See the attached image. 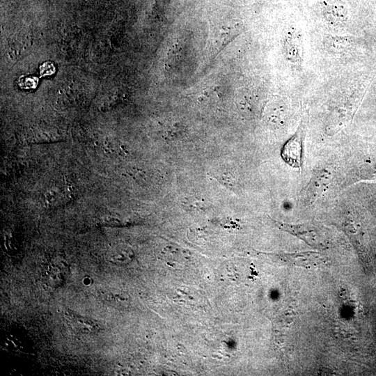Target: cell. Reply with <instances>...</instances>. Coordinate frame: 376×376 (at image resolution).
I'll list each match as a JSON object with an SVG mask.
<instances>
[{"label": "cell", "mask_w": 376, "mask_h": 376, "mask_svg": "<svg viewBox=\"0 0 376 376\" xmlns=\"http://www.w3.org/2000/svg\"><path fill=\"white\" fill-rule=\"evenodd\" d=\"M307 124L308 118L304 116L301 118L295 133L286 141L282 149L283 159L295 168H299L301 165Z\"/></svg>", "instance_id": "5"}, {"label": "cell", "mask_w": 376, "mask_h": 376, "mask_svg": "<svg viewBox=\"0 0 376 376\" xmlns=\"http://www.w3.org/2000/svg\"><path fill=\"white\" fill-rule=\"evenodd\" d=\"M359 187L362 205L376 219V182H363Z\"/></svg>", "instance_id": "10"}, {"label": "cell", "mask_w": 376, "mask_h": 376, "mask_svg": "<svg viewBox=\"0 0 376 376\" xmlns=\"http://www.w3.org/2000/svg\"><path fill=\"white\" fill-rule=\"evenodd\" d=\"M58 197H59L58 190L56 189H53L47 193L45 200L48 204H52L54 203L55 201H56Z\"/></svg>", "instance_id": "12"}, {"label": "cell", "mask_w": 376, "mask_h": 376, "mask_svg": "<svg viewBox=\"0 0 376 376\" xmlns=\"http://www.w3.org/2000/svg\"><path fill=\"white\" fill-rule=\"evenodd\" d=\"M283 53L292 67L300 69L304 60V40L301 31L297 26L288 28L283 38Z\"/></svg>", "instance_id": "4"}, {"label": "cell", "mask_w": 376, "mask_h": 376, "mask_svg": "<svg viewBox=\"0 0 376 376\" xmlns=\"http://www.w3.org/2000/svg\"><path fill=\"white\" fill-rule=\"evenodd\" d=\"M343 228L349 236L361 260L366 267H369L373 261V252L358 213L354 208L345 210Z\"/></svg>", "instance_id": "2"}, {"label": "cell", "mask_w": 376, "mask_h": 376, "mask_svg": "<svg viewBox=\"0 0 376 376\" xmlns=\"http://www.w3.org/2000/svg\"><path fill=\"white\" fill-rule=\"evenodd\" d=\"M347 113L345 109L337 107L332 109L326 116L324 130L327 135L333 136L341 130L345 125Z\"/></svg>", "instance_id": "9"}, {"label": "cell", "mask_w": 376, "mask_h": 376, "mask_svg": "<svg viewBox=\"0 0 376 376\" xmlns=\"http://www.w3.org/2000/svg\"><path fill=\"white\" fill-rule=\"evenodd\" d=\"M328 41L327 46L329 49L336 52L344 49L347 42L345 38L342 37H333Z\"/></svg>", "instance_id": "11"}, {"label": "cell", "mask_w": 376, "mask_h": 376, "mask_svg": "<svg viewBox=\"0 0 376 376\" xmlns=\"http://www.w3.org/2000/svg\"><path fill=\"white\" fill-rule=\"evenodd\" d=\"M279 228L304 241L309 246L326 250L331 244V233L328 228L317 222L288 224L275 221Z\"/></svg>", "instance_id": "1"}, {"label": "cell", "mask_w": 376, "mask_h": 376, "mask_svg": "<svg viewBox=\"0 0 376 376\" xmlns=\"http://www.w3.org/2000/svg\"><path fill=\"white\" fill-rule=\"evenodd\" d=\"M272 256L274 261L288 267L312 268L325 261L324 256L318 251L278 253L273 254Z\"/></svg>", "instance_id": "6"}, {"label": "cell", "mask_w": 376, "mask_h": 376, "mask_svg": "<svg viewBox=\"0 0 376 376\" xmlns=\"http://www.w3.org/2000/svg\"><path fill=\"white\" fill-rule=\"evenodd\" d=\"M64 317L70 327L80 333L93 334L98 332L102 329L97 322L78 315L70 310L64 312Z\"/></svg>", "instance_id": "7"}, {"label": "cell", "mask_w": 376, "mask_h": 376, "mask_svg": "<svg viewBox=\"0 0 376 376\" xmlns=\"http://www.w3.org/2000/svg\"><path fill=\"white\" fill-rule=\"evenodd\" d=\"M322 8L325 18L333 24L345 23L347 18V8L343 0H324Z\"/></svg>", "instance_id": "8"}, {"label": "cell", "mask_w": 376, "mask_h": 376, "mask_svg": "<svg viewBox=\"0 0 376 376\" xmlns=\"http://www.w3.org/2000/svg\"><path fill=\"white\" fill-rule=\"evenodd\" d=\"M54 72V66L51 63H45L40 67V73L42 76L51 75Z\"/></svg>", "instance_id": "13"}, {"label": "cell", "mask_w": 376, "mask_h": 376, "mask_svg": "<svg viewBox=\"0 0 376 376\" xmlns=\"http://www.w3.org/2000/svg\"><path fill=\"white\" fill-rule=\"evenodd\" d=\"M331 166L316 169L311 176L301 195V201L306 206L313 205L328 189L334 175Z\"/></svg>", "instance_id": "3"}]
</instances>
